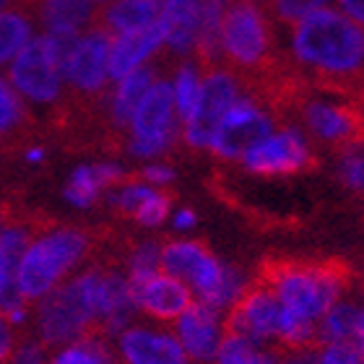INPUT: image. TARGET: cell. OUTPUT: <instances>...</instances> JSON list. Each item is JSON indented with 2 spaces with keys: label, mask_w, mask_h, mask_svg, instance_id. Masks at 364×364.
<instances>
[{
  "label": "cell",
  "mask_w": 364,
  "mask_h": 364,
  "mask_svg": "<svg viewBox=\"0 0 364 364\" xmlns=\"http://www.w3.org/2000/svg\"><path fill=\"white\" fill-rule=\"evenodd\" d=\"M175 227L177 229H193L196 227V213L190 208H182V211L175 213Z\"/></svg>",
  "instance_id": "74e56055"
},
{
  "label": "cell",
  "mask_w": 364,
  "mask_h": 364,
  "mask_svg": "<svg viewBox=\"0 0 364 364\" xmlns=\"http://www.w3.org/2000/svg\"><path fill=\"white\" fill-rule=\"evenodd\" d=\"M125 180H130V175L117 164H109V161L84 164L70 175L68 185H65V198L78 208H89L97 203L107 188H117Z\"/></svg>",
  "instance_id": "44dd1931"
},
{
  "label": "cell",
  "mask_w": 364,
  "mask_h": 364,
  "mask_svg": "<svg viewBox=\"0 0 364 364\" xmlns=\"http://www.w3.org/2000/svg\"><path fill=\"white\" fill-rule=\"evenodd\" d=\"M224 331L240 333L250 341L266 346L279 341L281 331V304L263 281H252L242 289L237 302L229 307Z\"/></svg>",
  "instance_id": "7c38bea8"
},
{
  "label": "cell",
  "mask_w": 364,
  "mask_h": 364,
  "mask_svg": "<svg viewBox=\"0 0 364 364\" xmlns=\"http://www.w3.org/2000/svg\"><path fill=\"white\" fill-rule=\"evenodd\" d=\"M245 3H252V6H258L260 11H266L271 16V8H273V0H245Z\"/></svg>",
  "instance_id": "ab89813d"
},
{
  "label": "cell",
  "mask_w": 364,
  "mask_h": 364,
  "mask_svg": "<svg viewBox=\"0 0 364 364\" xmlns=\"http://www.w3.org/2000/svg\"><path fill=\"white\" fill-rule=\"evenodd\" d=\"M359 307L362 302L343 294L336 299L328 312L320 318L318 333H315V346L320 343H338V341H357V326H359Z\"/></svg>",
  "instance_id": "603a6c76"
},
{
  "label": "cell",
  "mask_w": 364,
  "mask_h": 364,
  "mask_svg": "<svg viewBox=\"0 0 364 364\" xmlns=\"http://www.w3.org/2000/svg\"><path fill=\"white\" fill-rule=\"evenodd\" d=\"M172 328H175L172 333L185 349L190 362L203 364L216 359L219 343L224 338V320H221L219 310L193 299L188 310L172 323Z\"/></svg>",
  "instance_id": "9a60e30c"
},
{
  "label": "cell",
  "mask_w": 364,
  "mask_h": 364,
  "mask_svg": "<svg viewBox=\"0 0 364 364\" xmlns=\"http://www.w3.org/2000/svg\"><path fill=\"white\" fill-rule=\"evenodd\" d=\"M34 130L29 109L23 105L14 86L0 78V151H11L26 141Z\"/></svg>",
  "instance_id": "7402d4cb"
},
{
  "label": "cell",
  "mask_w": 364,
  "mask_h": 364,
  "mask_svg": "<svg viewBox=\"0 0 364 364\" xmlns=\"http://www.w3.org/2000/svg\"><path fill=\"white\" fill-rule=\"evenodd\" d=\"M276 128H279L276 114L255 97L242 94L224 112L219 125L213 128L208 151H213V156H219L224 161H237L242 159L245 151H250L258 141L271 136Z\"/></svg>",
  "instance_id": "52a82bcc"
},
{
  "label": "cell",
  "mask_w": 364,
  "mask_h": 364,
  "mask_svg": "<svg viewBox=\"0 0 364 364\" xmlns=\"http://www.w3.org/2000/svg\"><path fill=\"white\" fill-rule=\"evenodd\" d=\"M99 247V235L70 224H50L26 247L18 266V291L26 302H39Z\"/></svg>",
  "instance_id": "3957f363"
},
{
  "label": "cell",
  "mask_w": 364,
  "mask_h": 364,
  "mask_svg": "<svg viewBox=\"0 0 364 364\" xmlns=\"http://www.w3.org/2000/svg\"><path fill=\"white\" fill-rule=\"evenodd\" d=\"M338 6H341V14H346L364 29V0H338Z\"/></svg>",
  "instance_id": "8d00e7d4"
},
{
  "label": "cell",
  "mask_w": 364,
  "mask_h": 364,
  "mask_svg": "<svg viewBox=\"0 0 364 364\" xmlns=\"http://www.w3.org/2000/svg\"><path fill=\"white\" fill-rule=\"evenodd\" d=\"M161 18L159 0H107L94 16V26H102L112 37L151 29Z\"/></svg>",
  "instance_id": "ffe728a7"
},
{
  "label": "cell",
  "mask_w": 364,
  "mask_h": 364,
  "mask_svg": "<svg viewBox=\"0 0 364 364\" xmlns=\"http://www.w3.org/2000/svg\"><path fill=\"white\" fill-rule=\"evenodd\" d=\"M200 68L198 63H180L175 68V76H172V94H175V109H177V120H180V128L185 122L193 120L198 107V99H200Z\"/></svg>",
  "instance_id": "484cf974"
},
{
  "label": "cell",
  "mask_w": 364,
  "mask_h": 364,
  "mask_svg": "<svg viewBox=\"0 0 364 364\" xmlns=\"http://www.w3.org/2000/svg\"><path fill=\"white\" fill-rule=\"evenodd\" d=\"M34 37V18L21 6L0 11V65H6Z\"/></svg>",
  "instance_id": "cb8c5ba5"
},
{
  "label": "cell",
  "mask_w": 364,
  "mask_h": 364,
  "mask_svg": "<svg viewBox=\"0 0 364 364\" xmlns=\"http://www.w3.org/2000/svg\"><path fill=\"white\" fill-rule=\"evenodd\" d=\"M357 341H359V346L364 349V302H362V307H359V326H357Z\"/></svg>",
  "instance_id": "f35d334b"
},
{
  "label": "cell",
  "mask_w": 364,
  "mask_h": 364,
  "mask_svg": "<svg viewBox=\"0 0 364 364\" xmlns=\"http://www.w3.org/2000/svg\"><path fill=\"white\" fill-rule=\"evenodd\" d=\"M138 180L146 182V185H154V188H164L175 180V169L164 164V161H154V164H146L141 172H138Z\"/></svg>",
  "instance_id": "e575fe53"
},
{
  "label": "cell",
  "mask_w": 364,
  "mask_h": 364,
  "mask_svg": "<svg viewBox=\"0 0 364 364\" xmlns=\"http://www.w3.org/2000/svg\"><path fill=\"white\" fill-rule=\"evenodd\" d=\"M247 172L263 177H289V175H302L318 167L315 154L304 141V136L294 125H284L276 128L271 136L252 146L250 151H245L240 159Z\"/></svg>",
  "instance_id": "30bf717a"
},
{
  "label": "cell",
  "mask_w": 364,
  "mask_h": 364,
  "mask_svg": "<svg viewBox=\"0 0 364 364\" xmlns=\"http://www.w3.org/2000/svg\"><path fill=\"white\" fill-rule=\"evenodd\" d=\"M114 359L117 364H190L175 333L151 326L122 328L114 341Z\"/></svg>",
  "instance_id": "5bb4252c"
},
{
  "label": "cell",
  "mask_w": 364,
  "mask_h": 364,
  "mask_svg": "<svg viewBox=\"0 0 364 364\" xmlns=\"http://www.w3.org/2000/svg\"><path fill=\"white\" fill-rule=\"evenodd\" d=\"M318 359L320 364H364V349L359 341L320 343Z\"/></svg>",
  "instance_id": "1f68e13d"
},
{
  "label": "cell",
  "mask_w": 364,
  "mask_h": 364,
  "mask_svg": "<svg viewBox=\"0 0 364 364\" xmlns=\"http://www.w3.org/2000/svg\"><path fill=\"white\" fill-rule=\"evenodd\" d=\"M258 281L271 289L281 304L279 349L315 346L320 318L349 291L351 271L333 260H279L260 268Z\"/></svg>",
  "instance_id": "6da1fadb"
},
{
  "label": "cell",
  "mask_w": 364,
  "mask_h": 364,
  "mask_svg": "<svg viewBox=\"0 0 364 364\" xmlns=\"http://www.w3.org/2000/svg\"><path fill=\"white\" fill-rule=\"evenodd\" d=\"M338 180L351 193H364V141L338 149Z\"/></svg>",
  "instance_id": "83f0119b"
},
{
  "label": "cell",
  "mask_w": 364,
  "mask_h": 364,
  "mask_svg": "<svg viewBox=\"0 0 364 364\" xmlns=\"http://www.w3.org/2000/svg\"><path fill=\"white\" fill-rule=\"evenodd\" d=\"M154 81H156V68L154 65H144V68L133 70V73H128V76L114 84V91L109 94V102H107L109 141H117V138L122 141L138 105H141V99L146 97V91L151 89Z\"/></svg>",
  "instance_id": "d6986e66"
},
{
  "label": "cell",
  "mask_w": 364,
  "mask_h": 364,
  "mask_svg": "<svg viewBox=\"0 0 364 364\" xmlns=\"http://www.w3.org/2000/svg\"><path fill=\"white\" fill-rule=\"evenodd\" d=\"M159 271L180 279L198 296V302L213 310H229L247 287L242 273L224 266L203 242L196 240H169L161 245Z\"/></svg>",
  "instance_id": "5b68a950"
},
{
  "label": "cell",
  "mask_w": 364,
  "mask_h": 364,
  "mask_svg": "<svg viewBox=\"0 0 364 364\" xmlns=\"http://www.w3.org/2000/svg\"><path fill=\"white\" fill-rule=\"evenodd\" d=\"M164 34L167 31H164V23L159 18V23H154L151 29L112 37V45H109V81L117 84L128 73L144 68L146 63L164 47Z\"/></svg>",
  "instance_id": "ac0fdd59"
},
{
  "label": "cell",
  "mask_w": 364,
  "mask_h": 364,
  "mask_svg": "<svg viewBox=\"0 0 364 364\" xmlns=\"http://www.w3.org/2000/svg\"><path fill=\"white\" fill-rule=\"evenodd\" d=\"M8 84L21 97L37 105H60L65 94V81L60 70L50 58L45 34L31 37V42L11 60L8 68Z\"/></svg>",
  "instance_id": "8fae6325"
},
{
  "label": "cell",
  "mask_w": 364,
  "mask_h": 364,
  "mask_svg": "<svg viewBox=\"0 0 364 364\" xmlns=\"http://www.w3.org/2000/svg\"><path fill=\"white\" fill-rule=\"evenodd\" d=\"M50 349L39 338H29V336H18V343L14 349V357L8 364H50Z\"/></svg>",
  "instance_id": "d6a6232c"
},
{
  "label": "cell",
  "mask_w": 364,
  "mask_h": 364,
  "mask_svg": "<svg viewBox=\"0 0 364 364\" xmlns=\"http://www.w3.org/2000/svg\"><path fill=\"white\" fill-rule=\"evenodd\" d=\"M328 3H331V0H273L271 16L279 18L281 23L291 26V23L304 18V16L312 14V11L328 8Z\"/></svg>",
  "instance_id": "4dcf8cb0"
},
{
  "label": "cell",
  "mask_w": 364,
  "mask_h": 364,
  "mask_svg": "<svg viewBox=\"0 0 364 364\" xmlns=\"http://www.w3.org/2000/svg\"><path fill=\"white\" fill-rule=\"evenodd\" d=\"M219 53L221 63L235 70L247 91L266 84L284 65V60L276 55L271 16L245 0H235L221 18Z\"/></svg>",
  "instance_id": "277c9868"
},
{
  "label": "cell",
  "mask_w": 364,
  "mask_h": 364,
  "mask_svg": "<svg viewBox=\"0 0 364 364\" xmlns=\"http://www.w3.org/2000/svg\"><path fill=\"white\" fill-rule=\"evenodd\" d=\"M128 291L136 310L159 323H175L193 304V291L180 279L164 271L128 276Z\"/></svg>",
  "instance_id": "4fadbf2b"
},
{
  "label": "cell",
  "mask_w": 364,
  "mask_h": 364,
  "mask_svg": "<svg viewBox=\"0 0 364 364\" xmlns=\"http://www.w3.org/2000/svg\"><path fill=\"white\" fill-rule=\"evenodd\" d=\"M159 255L161 245L159 242H138L136 247H130L128 252V276H146V273L159 271Z\"/></svg>",
  "instance_id": "f546056e"
},
{
  "label": "cell",
  "mask_w": 364,
  "mask_h": 364,
  "mask_svg": "<svg viewBox=\"0 0 364 364\" xmlns=\"http://www.w3.org/2000/svg\"><path fill=\"white\" fill-rule=\"evenodd\" d=\"M161 23H164V53L167 58H190L196 53L203 3L200 0H159Z\"/></svg>",
  "instance_id": "e0dca14e"
},
{
  "label": "cell",
  "mask_w": 364,
  "mask_h": 364,
  "mask_svg": "<svg viewBox=\"0 0 364 364\" xmlns=\"http://www.w3.org/2000/svg\"><path fill=\"white\" fill-rule=\"evenodd\" d=\"M37 338L47 349L68 346V343L94 333L91 315L84 296L78 291L76 279L63 281L37 304Z\"/></svg>",
  "instance_id": "ba28073f"
},
{
  "label": "cell",
  "mask_w": 364,
  "mask_h": 364,
  "mask_svg": "<svg viewBox=\"0 0 364 364\" xmlns=\"http://www.w3.org/2000/svg\"><path fill=\"white\" fill-rule=\"evenodd\" d=\"M216 364H279V349H266L240 333L224 331L216 351Z\"/></svg>",
  "instance_id": "d4e9b609"
},
{
  "label": "cell",
  "mask_w": 364,
  "mask_h": 364,
  "mask_svg": "<svg viewBox=\"0 0 364 364\" xmlns=\"http://www.w3.org/2000/svg\"><path fill=\"white\" fill-rule=\"evenodd\" d=\"M18 336H21V331L8 320L6 312L0 310V364L11 362L16 343H18Z\"/></svg>",
  "instance_id": "836d02e7"
},
{
  "label": "cell",
  "mask_w": 364,
  "mask_h": 364,
  "mask_svg": "<svg viewBox=\"0 0 364 364\" xmlns=\"http://www.w3.org/2000/svg\"><path fill=\"white\" fill-rule=\"evenodd\" d=\"M50 364H117L114 359V351L109 349L107 338L102 336H86V338H78V341L63 346Z\"/></svg>",
  "instance_id": "4316f807"
},
{
  "label": "cell",
  "mask_w": 364,
  "mask_h": 364,
  "mask_svg": "<svg viewBox=\"0 0 364 364\" xmlns=\"http://www.w3.org/2000/svg\"><path fill=\"white\" fill-rule=\"evenodd\" d=\"M200 73H203V78H200V99H198L196 114H193V120L180 128V141L196 151L208 149L213 128L219 125L229 107L245 94V84L227 65H213V68H205Z\"/></svg>",
  "instance_id": "9c48e42d"
},
{
  "label": "cell",
  "mask_w": 364,
  "mask_h": 364,
  "mask_svg": "<svg viewBox=\"0 0 364 364\" xmlns=\"http://www.w3.org/2000/svg\"><path fill=\"white\" fill-rule=\"evenodd\" d=\"M180 141L175 94L167 78H156L141 99L128 128V151L138 159H161Z\"/></svg>",
  "instance_id": "8992f818"
},
{
  "label": "cell",
  "mask_w": 364,
  "mask_h": 364,
  "mask_svg": "<svg viewBox=\"0 0 364 364\" xmlns=\"http://www.w3.org/2000/svg\"><path fill=\"white\" fill-rule=\"evenodd\" d=\"M11 6H18V0H0V11H6Z\"/></svg>",
  "instance_id": "60d3db41"
},
{
  "label": "cell",
  "mask_w": 364,
  "mask_h": 364,
  "mask_svg": "<svg viewBox=\"0 0 364 364\" xmlns=\"http://www.w3.org/2000/svg\"><path fill=\"white\" fill-rule=\"evenodd\" d=\"M172 200H175L172 193H167V190H161V188H154V193L146 198V203L138 208L133 221L141 224V227H159V224H164L169 211H172Z\"/></svg>",
  "instance_id": "f1b7e54d"
},
{
  "label": "cell",
  "mask_w": 364,
  "mask_h": 364,
  "mask_svg": "<svg viewBox=\"0 0 364 364\" xmlns=\"http://www.w3.org/2000/svg\"><path fill=\"white\" fill-rule=\"evenodd\" d=\"M279 364H320L318 346H304V349H279Z\"/></svg>",
  "instance_id": "d590c367"
},
{
  "label": "cell",
  "mask_w": 364,
  "mask_h": 364,
  "mask_svg": "<svg viewBox=\"0 0 364 364\" xmlns=\"http://www.w3.org/2000/svg\"><path fill=\"white\" fill-rule=\"evenodd\" d=\"M291 65L310 86L351 94L364 70V29L336 8H320L289 26Z\"/></svg>",
  "instance_id": "7a4b0ae2"
},
{
  "label": "cell",
  "mask_w": 364,
  "mask_h": 364,
  "mask_svg": "<svg viewBox=\"0 0 364 364\" xmlns=\"http://www.w3.org/2000/svg\"><path fill=\"white\" fill-rule=\"evenodd\" d=\"M45 34H84L94 26V0H18Z\"/></svg>",
  "instance_id": "2e32d148"
}]
</instances>
